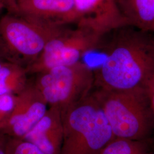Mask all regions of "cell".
<instances>
[{"instance_id":"5bb4252c","label":"cell","mask_w":154,"mask_h":154,"mask_svg":"<svg viewBox=\"0 0 154 154\" xmlns=\"http://www.w3.org/2000/svg\"><path fill=\"white\" fill-rule=\"evenodd\" d=\"M6 154H44L32 143L23 139L8 137Z\"/></svg>"},{"instance_id":"ffe728a7","label":"cell","mask_w":154,"mask_h":154,"mask_svg":"<svg viewBox=\"0 0 154 154\" xmlns=\"http://www.w3.org/2000/svg\"><path fill=\"white\" fill-rule=\"evenodd\" d=\"M3 10V9H2L1 7H0V14H1V11Z\"/></svg>"},{"instance_id":"7402d4cb","label":"cell","mask_w":154,"mask_h":154,"mask_svg":"<svg viewBox=\"0 0 154 154\" xmlns=\"http://www.w3.org/2000/svg\"><path fill=\"white\" fill-rule=\"evenodd\" d=\"M154 154V153H153V154Z\"/></svg>"},{"instance_id":"e0dca14e","label":"cell","mask_w":154,"mask_h":154,"mask_svg":"<svg viewBox=\"0 0 154 154\" xmlns=\"http://www.w3.org/2000/svg\"><path fill=\"white\" fill-rule=\"evenodd\" d=\"M8 137L5 134L0 132V154H6Z\"/></svg>"},{"instance_id":"30bf717a","label":"cell","mask_w":154,"mask_h":154,"mask_svg":"<svg viewBox=\"0 0 154 154\" xmlns=\"http://www.w3.org/2000/svg\"><path fill=\"white\" fill-rule=\"evenodd\" d=\"M22 139L35 145L44 154H61L63 123L60 108L50 106L44 116Z\"/></svg>"},{"instance_id":"6da1fadb","label":"cell","mask_w":154,"mask_h":154,"mask_svg":"<svg viewBox=\"0 0 154 154\" xmlns=\"http://www.w3.org/2000/svg\"><path fill=\"white\" fill-rule=\"evenodd\" d=\"M114 35L102 65L94 72V87L109 91L144 88L154 72V34L126 25Z\"/></svg>"},{"instance_id":"d6986e66","label":"cell","mask_w":154,"mask_h":154,"mask_svg":"<svg viewBox=\"0 0 154 154\" xmlns=\"http://www.w3.org/2000/svg\"><path fill=\"white\" fill-rule=\"evenodd\" d=\"M0 7H1L2 9H4V8H3V6H2V3H1V0H0Z\"/></svg>"},{"instance_id":"3957f363","label":"cell","mask_w":154,"mask_h":154,"mask_svg":"<svg viewBox=\"0 0 154 154\" xmlns=\"http://www.w3.org/2000/svg\"><path fill=\"white\" fill-rule=\"evenodd\" d=\"M61 154H99L116 138L92 91L62 116Z\"/></svg>"},{"instance_id":"7a4b0ae2","label":"cell","mask_w":154,"mask_h":154,"mask_svg":"<svg viewBox=\"0 0 154 154\" xmlns=\"http://www.w3.org/2000/svg\"><path fill=\"white\" fill-rule=\"evenodd\" d=\"M116 138L142 140L154 136V112L145 88L92 91Z\"/></svg>"},{"instance_id":"44dd1931","label":"cell","mask_w":154,"mask_h":154,"mask_svg":"<svg viewBox=\"0 0 154 154\" xmlns=\"http://www.w3.org/2000/svg\"><path fill=\"white\" fill-rule=\"evenodd\" d=\"M2 62H3V61H1V60H0V67H1V65H2Z\"/></svg>"},{"instance_id":"ba28073f","label":"cell","mask_w":154,"mask_h":154,"mask_svg":"<svg viewBox=\"0 0 154 154\" xmlns=\"http://www.w3.org/2000/svg\"><path fill=\"white\" fill-rule=\"evenodd\" d=\"M77 14L75 26L86 28L100 35L128 25L118 0H74Z\"/></svg>"},{"instance_id":"4fadbf2b","label":"cell","mask_w":154,"mask_h":154,"mask_svg":"<svg viewBox=\"0 0 154 154\" xmlns=\"http://www.w3.org/2000/svg\"><path fill=\"white\" fill-rule=\"evenodd\" d=\"M154 152L153 137L142 140L115 138L99 154H152Z\"/></svg>"},{"instance_id":"2e32d148","label":"cell","mask_w":154,"mask_h":154,"mask_svg":"<svg viewBox=\"0 0 154 154\" xmlns=\"http://www.w3.org/2000/svg\"><path fill=\"white\" fill-rule=\"evenodd\" d=\"M144 88L147 94L151 107L154 112V72L147 81Z\"/></svg>"},{"instance_id":"9a60e30c","label":"cell","mask_w":154,"mask_h":154,"mask_svg":"<svg viewBox=\"0 0 154 154\" xmlns=\"http://www.w3.org/2000/svg\"><path fill=\"white\" fill-rule=\"evenodd\" d=\"M16 96L4 95L0 96V130L5 124L15 103Z\"/></svg>"},{"instance_id":"5b68a950","label":"cell","mask_w":154,"mask_h":154,"mask_svg":"<svg viewBox=\"0 0 154 154\" xmlns=\"http://www.w3.org/2000/svg\"><path fill=\"white\" fill-rule=\"evenodd\" d=\"M33 81L48 105L57 106L62 115L72 105L88 96L94 87V72L87 65L56 66L38 73Z\"/></svg>"},{"instance_id":"8992f818","label":"cell","mask_w":154,"mask_h":154,"mask_svg":"<svg viewBox=\"0 0 154 154\" xmlns=\"http://www.w3.org/2000/svg\"><path fill=\"white\" fill-rule=\"evenodd\" d=\"M103 37L86 28L64 27L50 39L37 60L26 69L36 75L56 66L75 64L98 46Z\"/></svg>"},{"instance_id":"277c9868","label":"cell","mask_w":154,"mask_h":154,"mask_svg":"<svg viewBox=\"0 0 154 154\" xmlns=\"http://www.w3.org/2000/svg\"><path fill=\"white\" fill-rule=\"evenodd\" d=\"M64 27L51 26L7 12L0 18V60L26 69Z\"/></svg>"},{"instance_id":"9c48e42d","label":"cell","mask_w":154,"mask_h":154,"mask_svg":"<svg viewBox=\"0 0 154 154\" xmlns=\"http://www.w3.org/2000/svg\"><path fill=\"white\" fill-rule=\"evenodd\" d=\"M11 14L54 27L75 25L74 0H13Z\"/></svg>"},{"instance_id":"8fae6325","label":"cell","mask_w":154,"mask_h":154,"mask_svg":"<svg viewBox=\"0 0 154 154\" xmlns=\"http://www.w3.org/2000/svg\"><path fill=\"white\" fill-rule=\"evenodd\" d=\"M128 25L154 34V0H118Z\"/></svg>"},{"instance_id":"ac0fdd59","label":"cell","mask_w":154,"mask_h":154,"mask_svg":"<svg viewBox=\"0 0 154 154\" xmlns=\"http://www.w3.org/2000/svg\"><path fill=\"white\" fill-rule=\"evenodd\" d=\"M4 9H5L8 13H11L13 8V0H1Z\"/></svg>"},{"instance_id":"52a82bcc","label":"cell","mask_w":154,"mask_h":154,"mask_svg":"<svg viewBox=\"0 0 154 154\" xmlns=\"http://www.w3.org/2000/svg\"><path fill=\"white\" fill-rule=\"evenodd\" d=\"M48 103L33 81L16 95L15 103L5 124L0 130L11 138L22 139L44 116Z\"/></svg>"},{"instance_id":"7c38bea8","label":"cell","mask_w":154,"mask_h":154,"mask_svg":"<svg viewBox=\"0 0 154 154\" xmlns=\"http://www.w3.org/2000/svg\"><path fill=\"white\" fill-rule=\"evenodd\" d=\"M28 76L25 67L3 61L0 67V96L20 93L28 85Z\"/></svg>"}]
</instances>
